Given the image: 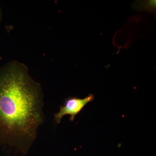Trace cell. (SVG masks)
I'll return each mask as SVG.
<instances>
[{"mask_svg":"<svg viewBox=\"0 0 156 156\" xmlns=\"http://www.w3.org/2000/svg\"><path fill=\"white\" fill-rule=\"evenodd\" d=\"M44 97L25 64L13 60L0 68V144L28 151L44 122Z\"/></svg>","mask_w":156,"mask_h":156,"instance_id":"1","label":"cell"},{"mask_svg":"<svg viewBox=\"0 0 156 156\" xmlns=\"http://www.w3.org/2000/svg\"><path fill=\"white\" fill-rule=\"evenodd\" d=\"M2 11L0 6V22L2 21Z\"/></svg>","mask_w":156,"mask_h":156,"instance_id":"3","label":"cell"},{"mask_svg":"<svg viewBox=\"0 0 156 156\" xmlns=\"http://www.w3.org/2000/svg\"><path fill=\"white\" fill-rule=\"evenodd\" d=\"M94 99V95L89 94L87 97L80 98L70 97L65 101L63 106L60 107L59 112L54 115L55 122L59 124L63 116L66 115H70V121L73 122L75 118L83 109L84 107Z\"/></svg>","mask_w":156,"mask_h":156,"instance_id":"2","label":"cell"}]
</instances>
